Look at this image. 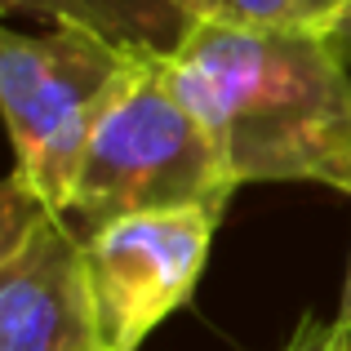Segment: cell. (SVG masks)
Returning <instances> with one entry per match:
<instances>
[{
  "mask_svg": "<svg viewBox=\"0 0 351 351\" xmlns=\"http://www.w3.org/2000/svg\"><path fill=\"white\" fill-rule=\"evenodd\" d=\"M169 76L236 182H329L351 196V67L320 32L200 23Z\"/></svg>",
  "mask_w": 351,
  "mask_h": 351,
  "instance_id": "obj_1",
  "label": "cell"
},
{
  "mask_svg": "<svg viewBox=\"0 0 351 351\" xmlns=\"http://www.w3.org/2000/svg\"><path fill=\"white\" fill-rule=\"evenodd\" d=\"M240 182L169 76V58H134L89 138L67 223L89 232L152 209L223 214Z\"/></svg>",
  "mask_w": 351,
  "mask_h": 351,
  "instance_id": "obj_2",
  "label": "cell"
},
{
  "mask_svg": "<svg viewBox=\"0 0 351 351\" xmlns=\"http://www.w3.org/2000/svg\"><path fill=\"white\" fill-rule=\"evenodd\" d=\"M129 53L80 27L0 36V107H5L14 173L67 214L98 116L129 71Z\"/></svg>",
  "mask_w": 351,
  "mask_h": 351,
  "instance_id": "obj_3",
  "label": "cell"
},
{
  "mask_svg": "<svg viewBox=\"0 0 351 351\" xmlns=\"http://www.w3.org/2000/svg\"><path fill=\"white\" fill-rule=\"evenodd\" d=\"M218 218L223 214L209 209H152L85 236L98 351H138L169 311L191 298Z\"/></svg>",
  "mask_w": 351,
  "mask_h": 351,
  "instance_id": "obj_4",
  "label": "cell"
},
{
  "mask_svg": "<svg viewBox=\"0 0 351 351\" xmlns=\"http://www.w3.org/2000/svg\"><path fill=\"white\" fill-rule=\"evenodd\" d=\"M0 351H98L85 240L18 173L0 205Z\"/></svg>",
  "mask_w": 351,
  "mask_h": 351,
  "instance_id": "obj_5",
  "label": "cell"
},
{
  "mask_svg": "<svg viewBox=\"0 0 351 351\" xmlns=\"http://www.w3.org/2000/svg\"><path fill=\"white\" fill-rule=\"evenodd\" d=\"M9 18L80 27L129 58H173L200 27L187 0H0Z\"/></svg>",
  "mask_w": 351,
  "mask_h": 351,
  "instance_id": "obj_6",
  "label": "cell"
},
{
  "mask_svg": "<svg viewBox=\"0 0 351 351\" xmlns=\"http://www.w3.org/2000/svg\"><path fill=\"white\" fill-rule=\"evenodd\" d=\"M200 23L249 32H325L347 0H187Z\"/></svg>",
  "mask_w": 351,
  "mask_h": 351,
  "instance_id": "obj_7",
  "label": "cell"
},
{
  "mask_svg": "<svg viewBox=\"0 0 351 351\" xmlns=\"http://www.w3.org/2000/svg\"><path fill=\"white\" fill-rule=\"evenodd\" d=\"M280 351H351V325L347 320H320V316H307L298 325V334L289 338Z\"/></svg>",
  "mask_w": 351,
  "mask_h": 351,
  "instance_id": "obj_8",
  "label": "cell"
},
{
  "mask_svg": "<svg viewBox=\"0 0 351 351\" xmlns=\"http://www.w3.org/2000/svg\"><path fill=\"white\" fill-rule=\"evenodd\" d=\"M320 36H325V45H329V49H334L338 58H343L347 67H351V0H347L343 14H338L334 23H329L325 32H320Z\"/></svg>",
  "mask_w": 351,
  "mask_h": 351,
  "instance_id": "obj_9",
  "label": "cell"
},
{
  "mask_svg": "<svg viewBox=\"0 0 351 351\" xmlns=\"http://www.w3.org/2000/svg\"><path fill=\"white\" fill-rule=\"evenodd\" d=\"M338 320L351 325V271H347V289H343V302H338Z\"/></svg>",
  "mask_w": 351,
  "mask_h": 351,
  "instance_id": "obj_10",
  "label": "cell"
}]
</instances>
